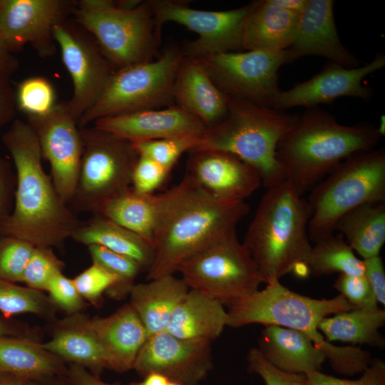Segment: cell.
I'll return each mask as SVG.
<instances>
[{"instance_id":"17","label":"cell","mask_w":385,"mask_h":385,"mask_svg":"<svg viewBox=\"0 0 385 385\" xmlns=\"http://www.w3.org/2000/svg\"><path fill=\"white\" fill-rule=\"evenodd\" d=\"M211 342L162 332L148 337L133 369L143 376L157 372L181 385H200L213 368Z\"/></svg>"},{"instance_id":"57","label":"cell","mask_w":385,"mask_h":385,"mask_svg":"<svg viewBox=\"0 0 385 385\" xmlns=\"http://www.w3.org/2000/svg\"><path fill=\"white\" fill-rule=\"evenodd\" d=\"M168 385H181V384L170 381Z\"/></svg>"},{"instance_id":"43","label":"cell","mask_w":385,"mask_h":385,"mask_svg":"<svg viewBox=\"0 0 385 385\" xmlns=\"http://www.w3.org/2000/svg\"><path fill=\"white\" fill-rule=\"evenodd\" d=\"M334 286L340 294L356 308L379 307L376 296L364 274H340Z\"/></svg>"},{"instance_id":"44","label":"cell","mask_w":385,"mask_h":385,"mask_svg":"<svg viewBox=\"0 0 385 385\" xmlns=\"http://www.w3.org/2000/svg\"><path fill=\"white\" fill-rule=\"evenodd\" d=\"M169 173L153 160L139 155L133 170L130 188L138 193L154 194L165 182Z\"/></svg>"},{"instance_id":"32","label":"cell","mask_w":385,"mask_h":385,"mask_svg":"<svg viewBox=\"0 0 385 385\" xmlns=\"http://www.w3.org/2000/svg\"><path fill=\"white\" fill-rule=\"evenodd\" d=\"M363 260L379 255L385 242V201L363 204L342 216L334 226Z\"/></svg>"},{"instance_id":"23","label":"cell","mask_w":385,"mask_h":385,"mask_svg":"<svg viewBox=\"0 0 385 385\" xmlns=\"http://www.w3.org/2000/svg\"><path fill=\"white\" fill-rule=\"evenodd\" d=\"M173 104L197 118L207 128L227 113V98L213 83L197 58L184 56L173 90Z\"/></svg>"},{"instance_id":"1","label":"cell","mask_w":385,"mask_h":385,"mask_svg":"<svg viewBox=\"0 0 385 385\" xmlns=\"http://www.w3.org/2000/svg\"><path fill=\"white\" fill-rule=\"evenodd\" d=\"M1 140L14 160L16 185L11 212L0 220V235L34 247H61L82 221L45 172L36 133L26 121L16 118Z\"/></svg>"},{"instance_id":"9","label":"cell","mask_w":385,"mask_h":385,"mask_svg":"<svg viewBox=\"0 0 385 385\" xmlns=\"http://www.w3.org/2000/svg\"><path fill=\"white\" fill-rule=\"evenodd\" d=\"M184 56L182 46H174L153 61L114 71L98 101L80 118L78 127L101 118L173 105L174 82Z\"/></svg>"},{"instance_id":"40","label":"cell","mask_w":385,"mask_h":385,"mask_svg":"<svg viewBox=\"0 0 385 385\" xmlns=\"http://www.w3.org/2000/svg\"><path fill=\"white\" fill-rule=\"evenodd\" d=\"M35 247L21 239L0 235V279L22 282L24 269Z\"/></svg>"},{"instance_id":"36","label":"cell","mask_w":385,"mask_h":385,"mask_svg":"<svg viewBox=\"0 0 385 385\" xmlns=\"http://www.w3.org/2000/svg\"><path fill=\"white\" fill-rule=\"evenodd\" d=\"M93 263H96L113 274L117 282L106 294L111 299H122L135 284V280L140 272L141 266L134 260L111 251L102 246H88Z\"/></svg>"},{"instance_id":"39","label":"cell","mask_w":385,"mask_h":385,"mask_svg":"<svg viewBox=\"0 0 385 385\" xmlns=\"http://www.w3.org/2000/svg\"><path fill=\"white\" fill-rule=\"evenodd\" d=\"M65 264L54 253L51 247H35L24 269L22 282L26 287L46 291L51 280L62 273Z\"/></svg>"},{"instance_id":"37","label":"cell","mask_w":385,"mask_h":385,"mask_svg":"<svg viewBox=\"0 0 385 385\" xmlns=\"http://www.w3.org/2000/svg\"><path fill=\"white\" fill-rule=\"evenodd\" d=\"M15 91L17 110L26 117L44 115L57 103L54 86L43 76L25 78L18 84Z\"/></svg>"},{"instance_id":"24","label":"cell","mask_w":385,"mask_h":385,"mask_svg":"<svg viewBox=\"0 0 385 385\" xmlns=\"http://www.w3.org/2000/svg\"><path fill=\"white\" fill-rule=\"evenodd\" d=\"M258 349L275 367L292 373L320 371L325 355L305 334L276 325L265 326Z\"/></svg>"},{"instance_id":"41","label":"cell","mask_w":385,"mask_h":385,"mask_svg":"<svg viewBox=\"0 0 385 385\" xmlns=\"http://www.w3.org/2000/svg\"><path fill=\"white\" fill-rule=\"evenodd\" d=\"M83 299L100 307L103 294L117 282L116 277L101 266L93 263L73 279Z\"/></svg>"},{"instance_id":"15","label":"cell","mask_w":385,"mask_h":385,"mask_svg":"<svg viewBox=\"0 0 385 385\" xmlns=\"http://www.w3.org/2000/svg\"><path fill=\"white\" fill-rule=\"evenodd\" d=\"M38 138L42 158L51 166L53 184L64 202L70 203L76 190L83 153L78 122L67 101L57 103L47 114L26 117Z\"/></svg>"},{"instance_id":"18","label":"cell","mask_w":385,"mask_h":385,"mask_svg":"<svg viewBox=\"0 0 385 385\" xmlns=\"http://www.w3.org/2000/svg\"><path fill=\"white\" fill-rule=\"evenodd\" d=\"M385 66V55L378 53L368 63L355 68H346L329 61L324 68L308 79L275 96L272 108L284 111L294 107H314L331 103L339 97L350 96L369 100L371 89L362 85L364 78Z\"/></svg>"},{"instance_id":"21","label":"cell","mask_w":385,"mask_h":385,"mask_svg":"<svg viewBox=\"0 0 385 385\" xmlns=\"http://www.w3.org/2000/svg\"><path fill=\"white\" fill-rule=\"evenodd\" d=\"M334 4L332 0H309L299 17L294 39L284 50L285 63L307 56H318L346 68L359 66V60L339 38L334 18Z\"/></svg>"},{"instance_id":"4","label":"cell","mask_w":385,"mask_h":385,"mask_svg":"<svg viewBox=\"0 0 385 385\" xmlns=\"http://www.w3.org/2000/svg\"><path fill=\"white\" fill-rule=\"evenodd\" d=\"M311 214L307 199L286 181L267 189L242 242L266 284L305 263L312 246Z\"/></svg>"},{"instance_id":"3","label":"cell","mask_w":385,"mask_h":385,"mask_svg":"<svg viewBox=\"0 0 385 385\" xmlns=\"http://www.w3.org/2000/svg\"><path fill=\"white\" fill-rule=\"evenodd\" d=\"M382 134L371 123H339L318 106L307 108L279 140L276 158L284 181L303 196L342 160L374 149Z\"/></svg>"},{"instance_id":"10","label":"cell","mask_w":385,"mask_h":385,"mask_svg":"<svg viewBox=\"0 0 385 385\" xmlns=\"http://www.w3.org/2000/svg\"><path fill=\"white\" fill-rule=\"evenodd\" d=\"M189 289L197 290L229 307L259 289L266 279L236 230L212 241L177 267Z\"/></svg>"},{"instance_id":"53","label":"cell","mask_w":385,"mask_h":385,"mask_svg":"<svg viewBox=\"0 0 385 385\" xmlns=\"http://www.w3.org/2000/svg\"><path fill=\"white\" fill-rule=\"evenodd\" d=\"M27 385H71L66 374L29 379Z\"/></svg>"},{"instance_id":"38","label":"cell","mask_w":385,"mask_h":385,"mask_svg":"<svg viewBox=\"0 0 385 385\" xmlns=\"http://www.w3.org/2000/svg\"><path fill=\"white\" fill-rule=\"evenodd\" d=\"M200 138H173L132 143L138 155L147 157L169 172L180 156L195 150Z\"/></svg>"},{"instance_id":"54","label":"cell","mask_w":385,"mask_h":385,"mask_svg":"<svg viewBox=\"0 0 385 385\" xmlns=\"http://www.w3.org/2000/svg\"><path fill=\"white\" fill-rule=\"evenodd\" d=\"M169 381L165 376L157 372H151L146 374L142 381L131 382L128 385H168Z\"/></svg>"},{"instance_id":"12","label":"cell","mask_w":385,"mask_h":385,"mask_svg":"<svg viewBox=\"0 0 385 385\" xmlns=\"http://www.w3.org/2000/svg\"><path fill=\"white\" fill-rule=\"evenodd\" d=\"M155 30L160 38L163 25L174 22L196 33L198 38L182 46L185 56H202L242 51V35L244 24L252 3L230 10L206 11L195 9L187 1L150 0Z\"/></svg>"},{"instance_id":"55","label":"cell","mask_w":385,"mask_h":385,"mask_svg":"<svg viewBox=\"0 0 385 385\" xmlns=\"http://www.w3.org/2000/svg\"><path fill=\"white\" fill-rule=\"evenodd\" d=\"M24 332L21 329H18L16 326L0 317V337H25L22 336Z\"/></svg>"},{"instance_id":"35","label":"cell","mask_w":385,"mask_h":385,"mask_svg":"<svg viewBox=\"0 0 385 385\" xmlns=\"http://www.w3.org/2000/svg\"><path fill=\"white\" fill-rule=\"evenodd\" d=\"M57 307L41 291L0 279V312L6 317L34 314L53 319Z\"/></svg>"},{"instance_id":"13","label":"cell","mask_w":385,"mask_h":385,"mask_svg":"<svg viewBox=\"0 0 385 385\" xmlns=\"http://www.w3.org/2000/svg\"><path fill=\"white\" fill-rule=\"evenodd\" d=\"M227 96L271 107L281 91L277 71L284 51H243L195 58Z\"/></svg>"},{"instance_id":"16","label":"cell","mask_w":385,"mask_h":385,"mask_svg":"<svg viewBox=\"0 0 385 385\" xmlns=\"http://www.w3.org/2000/svg\"><path fill=\"white\" fill-rule=\"evenodd\" d=\"M76 1L0 0V38L14 53L30 44L42 58L54 56L53 27L72 15Z\"/></svg>"},{"instance_id":"25","label":"cell","mask_w":385,"mask_h":385,"mask_svg":"<svg viewBox=\"0 0 385 385\" xmlns=\"http://www.w3.org/2000/svg\"><path fill=\"white\" fill-rule=\"evenodd\" d=\"M181 278L162 276L135 284L129 304L143 324L148 337L166 331L173 313L189 291Z\"/></svg>"},{"instance_id":"30","label":"cell","mask_w":385,"mask_h":385,"mask_svg":"<svg viewBox=\"0 0 385 385\" xmlns=\"http://www.w3.org/2000/svg\"><path fill=\"white\" fill-rule=\"evenodd\" d=\"M76 242L102 246L136 261L147 272L153 259V247L138 235L101 215H93L73 232Z\"/></svg>"},{"instance_id":"45","label":"cell","mask_w":385,"mask_h":385,"mask_svg":"<svg viewBox=\"0 0 385 385\" xmlns=\"http://www.w3.org/2000/svg\"><path fill=\"white\" fill-rule=\"evenodd\" d=\"M306 374L307 385H385V364L381 359H374L356 379L331 376L321 371Z\"/></svg>"},{"instance_id":"14","label":"cell","mask_w":385,"mask_h":385,"mask_svg":"<svg viewBox=\"0 0 385 385\" xmlns=\"http://www.w3.org/2000/svg\"><path fill=\"white\" fill-rule=\"evenodd\" d=\"M53 32L73 83L68 107L78 123L98 101L114 70L93 36L73 18L59 21Z\"/></svg>"},{"instance_id":"42","label":"cell","mask_w":385,"mask_h":385,"mask_svg":"<svg viewBox=\"0 0 385 385\" xmlns=\"http://www.w3.org/2000/svg\"><path fill=\"white\" fill-rule=\"evenodd\" d=\"M248 369L259 375L266 385H307L305 374L282 371L270 363L257 347L247 354Z\"/></svg>"},{"instance_id":"52","label":"cell","mask_w":385,"mask_h":385,"mask_svg":"<svg viewBox=\"0 0 385 385\" xmlns=\"http://www.w3.org/2000/svg\"><path fill=\"white\" fill-rule=\"evenodd\" d=\"M273 4L297 16L305 10L309 0H270Z\"/></svg>"},{"instance_id":"26","label":"cell","mask_w":385,"mask_h":385,"mask_svg":"<svg viewBox=\"0 0 385 385\" xmlns=\"http://www.w3.org/2000/svg\"><path fill=\"white\" fill-rule=\"evenodd\" d=\"M252 3L242 30V51L287 49L296 36L299 16L278 7L270 0Z\"/></svg>"},{"instance_id":"33","label":"cell","mask_w":385,"mask_h":385,"mask_svg":"<svg viewBox=\"0 0 385 385\" xmlns=\"http://www.w3.org/2000/svg\"><path fill=\"white\" fill-rule=\"evenodd\" d=\"M384 322V309L354 308L324 318L318 329L329 342L340 341L382 347L384 341L379 330Z\"/></svg>"},{"instance_id":"29","label":"cell","mask_w":385,"mask_h":385,"mask_svg":"<svg viewBox=\"0 0 385 385\" xmlns=\"http://www.w3.org/2000/svg\"><path fill=\"white\" fill-rule=\"evenodd\" d=\"M65 363L31 338L0 337V373L26 379L65 375Z\"/></svg>"},{"instance_id":"28","label":"cell","mask_w":385,"mask_h":385,"mask_svg":"<svg viewBox=\"0 0 385 385\" xmlns=\"http://www.w3.org/2000/svg\"><path fill=\"white\" fill-rule=\"evenodd\" d=\"M44 349L64 362L80 365L100 375L105 369L99 344L88 326V317L81 312L58 321Z\"/></svg>"},{"instance_id":"11","label":"cell","mask_w":385,"mask_h":385,"mask_svg":"<svg viewBox=\"0 0 385 385\" xmlns=\"http://www.w3.org/2000/svg\"><path fill=\"white\" fill-rule=\"evenodd\" d=\"M79 128L83 153L68 206L73 211L98 215L107 202L130 188L139 155L127 140L94 125Z\"/></svg>"},{"instance_id":"6","label":"cell","mask_w":385,"mask_h":385,"mask_svg":"<svg viewBox=\"0 0 385 385\" xmlns=\"http://www.w3.org/2000/svg\"><path fill=\"white\" fill-rule=\"evenodd\" d=\"M308 235L314 243L334 234L338 220L367 202L385 201V151L352 154L310 190Z\"/></svg>"},{"instance_id":"47","label":"cell","mask_w":385,"mask_h":385,"mask_svg":"<svg viewBox=\"0 0 385 385\" xmlns=\"http://www.w3.org/2000/svg\"><path fill=\"white\" fill-rule=\"evenodd\" d=\"M16 185V175L9 162L0 157V220L11 212Z\"/></svg>"},{"instance_id":"49","label":"cell","mask_w":385,"mask_h":385,"mask_svg":"<svg viewBox=\"0 0 385 385\" xmlns=\"http://www.w3.org/2000/svg\"><path fill=\"white\" fill-rule=\"evenodd\" d=\"M16 91L10 78L0 79V128L16 119Z\"/></svg>"},{"instance_id":"20","label":"cell","mask_w":385,"mask_h":385,"mask_svg":"<svg viewBox=\"0 0 385 385\" xmlns=\"http://www.w3.org/2000/svg\"><path fill=\"white\" fill-rule=\"evenodd\" d=\"M96 128L131 143L173 138H200L207 127L195 116L173 104L165 108L108 116Z\"/></svg>"},{"instance_id":"27","label":"cell","mask_w":385,"mask_h":385,"mask_svg":"<svg viewBox=\"0 0 385 385\" xmlns=\"http://www.w3.org/2000/svg\"><path fill=\"white\" fill-rule=\"evenodd\" d=\"M224 307L218 300L190 289L175 307L166 332L180 339L212 342L227 324Z\"/></svg>"},{"instance_id":"8","label":"cell","mask_w":385,"mask_h":385,"mask_svg":"<svg viewBox=\"0 0 385 385\" xmlns=\"http://www.w3.org/2000/svg\"><path fill=\"white\" fill-rule=\"evenodd\" d=\"M354 308L341 294L332 299H314L274 280L267 283L262 290L258 289L230 305L227 311V326L238 328L261 324L295 329L307 334L326 357L335 345L318 331L320 322L331 314Z\"/></svg>"},{"instance_id":"48","label":"cell","mask_w":385,"mask_h":385,"mask_svg":"<svg viewBox=\"0 0 385 385\" xmlns=\"http://www.w3.org/2000/svg\"><path fill=\"white\" fill-rule=\"evenodd\" d=\"M364 276L371 285L378 303L385 304V271L379 255L363 260Z\"/></svg>"},{"instance_id":"22","label":"cell","mask_w":385,"mask_h":385,"mask_svg":"<svg viewBox=\"0 0 385 385\" xmlns=\"http://www.w3.org/2000/svg\"><path fill=\"white\" fill-rule=\"evenodd\" d=\"M88 326L101 348L105 369L119 373L133 369L148 336L129 303L109 316L88 318Z\"/></svg>"},{"instance_id":"7","label":"cell","mask_w":385,"mask_h":385,"mask_svg":"<svg viewBox=\"0 0 385 385\" xmlns=\"http://www.w3.org/2000/svg\"><path fill=\"white\" fill-rule=\"evenodd\" d=\"M72 16L93 36L114 71L158 58L160 38L150 1L123 9L112 0H79Z\"/></svg>"},{"instance_id":"50","label":"cell","mask_w":385,"mask_h":385,"mask_svg":"<svg viewBox=\"0 0 385 385\" xmlns=\"http://www.w3.org/2000/svg\"><path fill=\"white\" fill-rule=\"evenodd\" d=\"M66 376L71 385H120L109 384L101 379L100 375L89 371L86 368L74 364L68 366Z\"/></svg>"},{"instance_id":"51","label":"cell","mask_w":385,"mask_h":385,"mask_svg":"<svg viewBox=\"0 0 385 385\" xmlns=\"http://www.w3.org/2000/svg\"><path fill=\"white\" fill-rule=\"evenodd\" d=\"M19 68V61L0 38V79L10 78Z\"/></svg>"},{"instance_id":"5","label":"cell","mask_w":385,"mask_h":385,"mask_svg":"<svg viewBox=\"0 0 385 385\" xmlns=\"http://www.w3.org/2000/svg\"><path fill=\"white\" fill-rule=\"evenodd\" d=\"M227 98V115L207 128L195 150H218L237 156L257 170L266 189L284 181L276 150L298 115L250 101Z\"/></svg>"},{"instance_id":"34","label":"cell","mask_w":385,"mask_h":385,"mask_svg":"<svg viewBox=\"0 0 385 385\" xmlns=\"http://www.w3.org/2000/svg\"><path fill=\"white\" fill-rule=\"evenodd\" d=\"M309 273L319 277L339 272L364 275L363 260L359 259L339 233L327 237L312 246L305 262Z\"/></svg>"},{"instance_id":"31","label":"cell","mask_w":385,"mask_h":385,"mask_svg":"<svg viewBox=\"0 0 385 385\" xmlns=\"http://www.w3.org/2000/svg\"><path fill=\"white\" fill-rule=\"evenodd\" d=\"M163 201L162 193L140 194L130 188L107 202L98 215L138 235L153 246Z\"/></svg>"},{"instance_id":"2","label":"cell","mask_w":385,"mask_h":385,"mask_svg":"<svg viewBox=\"0 0 385 385\" xmlns=\"http://www.w3.org/2000/svg\"><path fill=\"white\" fill-rule=\"evenodd\" d=\"M163 194V207L153 242L147 280L173 274L186 258L236 230L248 213L245 201H230L207 192L188 175Z\"/></svg>"},{"instance_id":"56","label":"cell","mask_w":385,"mask_h":385,"mask_svg":"<svg viewBox=\"0 0 385 385\" xmlns=\"http://www.w3.org/2000/svg\"><path fill=\"white\" fill-rule=\"evenodd\" d=\"M28 380L12 374L0 373V385H27Z\"/></svg>"},{"instance_id":"19","label":"cell","mask_w":385,"mask_h":385,"mask_svg":"<svg viewBox=\"0 0 385 385\" xmlns=\"http://www.w3.org/2000/svg\"><path fill=\"white\" fill-rule=\"evenodd\" d=\"M191 152L186 174L215 197L245 201L262 185L257 170L231 153L207 150Z\"/></svg>"},{"instance_id":"46","label":"cell","mask_w":385,"mask_h":385,"mask_svg":"<svg viewBox=\"0 0 385 385\" xmlns=\"http://www.w3.org/2000/svg\"><path fill=\"white\" fill-rule=\"evenodd\" d=\"M46 291L53 304L70 315L81 312L85 307L84 299L77 290L73 279L67 277L63 272L51 280Z\"/></svg>"}]
</instances>
